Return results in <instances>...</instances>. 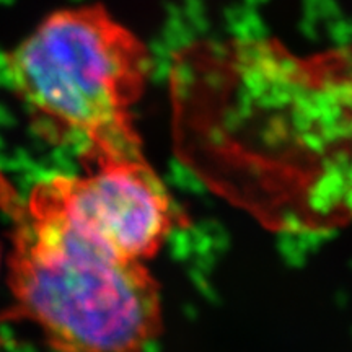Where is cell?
Returning a JSON list of instances; mask_svg holds the SVG:
<instances>
[{
    "mask_svg": "<svg viewBox=\"0 0 352 352\" xmlns=\"http://www.w3.org/2000/svg\"><path fill=\"white\" fill-rule=\"evenodd\" d=\"M145 44L103 6L47 15L7 56L13 94L91 166L145 155L132 108L144 94Z\"/></svg>",
    "mask_w": 352,
    "mask_h": 352,
    "instance_id": "obj_3",
    "label": "cell"
},
{
    "mask_svg": "<svg viewBox=\"0 0 352 352\" xmlns=\"http://www.w3.org/2000/svg\"><path fill=\"white\" fill-rule=\"evenodd\" d=\"M0 209L10 222L13 314L56 352L147 351L162 331V298L144 261L70 212L52 176L23 197L0 175Z\"/></svg>",
    "mask_w": 352,
    "mask_h": 352,
    "instance_id": "obj_2",
    "label": "cell"
},
{
    "mask_svg": "<svg viewBox=\"0 0 352 352\" xmlns=\"http://www.w3.org/2000/svg\"><path fill=\"white\" fill-rule=\"evenodd\" d=\"M189 168L272 230L352 222V46L197 43L179 95Z\"/></svg>",
    "mask_w": 352,
    "mask_h": 352,
    "instance_id": "obj_1",
    "label": "cell"
},
{
    "mask_svg": "<svg viewBox=\"0 0 352 352\" xmlns=\"http://www.w3.org/2000/svg\"><path fill=\"white\" fill-rule=\"evenodd\" d=\"M52 182L70 212L131 259L155 256L178 222L145 155L104 162L85 175H56Z\"/></svg>",
    "mask_w": 352,
    "mask_h": 352,
    "instance_id": "obj_4",
    "label": "cell"
}]
</instances>
